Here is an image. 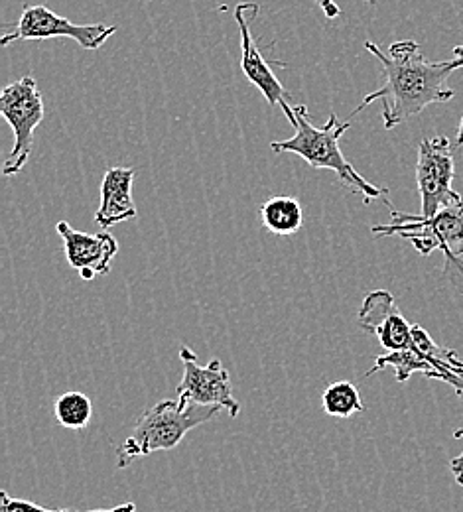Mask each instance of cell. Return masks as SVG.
Instances as JSON below:
<instances>
[{"instance_id": "19", "label": "cell", "mask_w": 463, "mask_h": 512, "mask_svg": "<svg viewBox=\"0 0 463 512\" xmlns=\"http://www.w3.org/2000/svg\"><path fill=\"white\" fill-rule=\"evenodd\" d=\"M456 146H463V117L460 128H458V138H456Z\"/></svg>"}, {"instance_id": "11", "label": "cell", "mask_w": 463, "mask_h": 512, "mask_svg": "<svg viewBox=\"0 0 463 512\" xmlns=\"http://www.w3.org/2000/svg\"><path fill=\"white\" fill-rule=\"evenodd\" d=\"M56 231L64 239L69 266L79 272L81 280L89 282L95 276H107L111 272L113 258L119 253V243L109 231L91 235L73 229L67 221H60Z\"/></svg>"}, {"instance_id": "20", "label": "cell", "mask_w": 463, "mask_h": 512, "mask_svg": "<svg viewBox=\"0 0 463 512\" xmlns=\"http://www.w3.org/2000/svg\"><path fill=\"white\" fill-rule=\"evenodd\" d=\"M454 58H456V60H460L463 64V46H458V48L454 50Z\"/></svg>"}, {"instance_id": "8", "label": "cell", "mask_w": 463, "mask_h": 512, "mask_svg": "<svg viewBox=\"0 0 463 512\" xmlns=\"http://www.w3.org/2000/svg\"><path fill=\"white\" fill-rule=\"evenodd\" d=\"M180 359L184 363V377L176 390L180 408L186 410L192 404H199L219 406L227 410L231 418L241 414V404L233 396L231 377L219 359H213L207 365H199L198 355L190 347L180 349Z\"/></svg>"}, {"instance_id": "13", "label": "cell", "mask_w": 463, "mask_h": 512, "mask_svg": "<svg viewBox=\"0 0 463 512\" xmlns=\"http://www.w3.org/2000/svg\"><path fill=\"white\" fill-rule=\"evenodd\" d=\"M259 215L266 231L278 237L296 235L304 225V209L290 195H274L266 199Z\"/></svg>"}, {"instance_id": "14", "label": "cell", "mask_w": 463, "mask_h": 512, "mask_svg": "<svg viewBox=\"0 0 463 512\" xmlns=\"http://www.w3.org/2000/svg\"><path fill=\"white\" fill-rule=\"evenodd\" d=\"M322 406L328 416L339 420H347L367 410L357 386L349 381L331 383L322 396Z\"/></svg>"}, {"instance_id": "3", "label": "cell", "mask_w": 463, "mask_h": 512, "mask_svg": "<svg viewBox=\"0 0 463 512\" xmlns=\"http://www.w3.org/2000/svg\"><path fill=\"white\" fill-rule=\"evenodd\" d=\"M387 205L391 207L389 201ZM391 219V225H375L371 231L381 237L398 235L410 241L420 255L442 251L446 256L444 276L463 294V195L434 217L410 215L391 207Z\"/></svg>"}, {"instance_id": "6", "label": "cell", "mask_w": 463, "mask_h": 512, "mask_svg": "<svg viewBox=\"0 0 463 512\" xmlns=\"http://www.w3.org/2000/svg\"><path fill=\"white\" fill-rule=\"evenodd\" d=\"M113 34H117V26L73 24L64 16H58L48 6L26 4L20 20L2 36L0 46L6 48L12 42L24 40L66 38L77 42L83 50H99Z\"/></svg>"}, {"instance_id": "15", "label": "cell", "mask_w": 463, "mask_h": 512, "mask_svg": "<svg viewBox=\"0 0 463 512\" xmlns=\"http://www.w3.org/2000/svg\"><path fill=\"white\" fill-rule=\"evenodd\" d=\"M54 414L60 426L67 430H83L93 418V402L79 390H69L56 398Z\"/></svg>"}, {"instance_id": "2", "label": "cell", "mask_w": 463, "mask_h": 512, "mask_svg": "<svg viewBox=\"0 0 463 512\" xmlns=\"http://www.w3.org/2000/svg\"><path fill=\"white\" fill-rule=\"evenodd\" d=\"M280 107L286 119L290 121V125L294 127V136L288 140H274L270 144L272 152L276 154L290 152L300 156L308 166L316 170H331L345 188L361 195L365 203H371L373 199H385V195H389V190L377 188L371 182H367L343 156L339 148V138L351 127L349 121L339 123L337 115L331 111L328 123L324 127H316L310 121L312 117L306 105L298 103L290 107L288 103L282 101Z\"/></svg>"}, {"instance_id": "12", "label": "cell", "mask_w": 463, "mask_h": 512, "mask_svg": "<svg viewBox=\"0 0 463 512\" xmlns=\"http://www.w3.org/2000/svg\"><path fill=\"white\" fill-rule=\"evenodd\" d=\"M133 168L113 166L101 182V203L95 213V223L101 229H111L138 215L133 201Z\"/></svg>"}, {"instance_id": "18", "label": "cell", "mask_w": 463, "mask_h": 512, "mask_svg": "<svg viewBox=\"0 0 463 512\" xmlns=\"http://www.w3.org/2000/svg\"><path fill=\"white\" fill-rule=\"evenodd\" d=\"M314 2H318V4H320V8L324 10V14H326L330 20L337 18V16L341 14L339 6H337L333 0H314ZM363 2H369V4H377V0H363Z\"/></svg>"}, {"instance_id": "4", "label": "cell", "mask_w": 463, "mask_h": 512, "mask_svg": "<svg viewBox=\"0 0 463 512\" xmlns=\"http://www.w3.org/2000/svg\"><path fill=\"white\" fill-rule=\"evenodd\" d=\"M223 408L199 406L180 408L178 400H160L148 408L134 424L131 436L119 446L117 467L125 469L134 459L146 457L154 451L178 448L184 438L205 422H211Z\"/></svg>"}, {"instance_id": "10", "label": "cell", "mask_w": 463, "mask_h": 512, "mask_svg": "<svg viewBox=\"0 0 463 512\" xmlns=\"http://www.w3.org/2000/svg\"><path fill=\"white\" fill-rule=\"evenodd\" d=\"M261 6L257 2H239L233 10L235 22L239 26V36H241V69L249 83H253L268 101L270 107L280 105L286 99V89L266 64L255 36H253V22L259 16Z\"/></svg>"}, {"instance_id": "7", "label": "cell", "mask_w": 463, "mask_h": 512, "mask_svg": "<svg viewBox=\"0 0 463 512\" xmlns=\"http://www.w3.org/2000/svg\"><path fill=\"white\" fill-rule=\"evenodd\" d=\"M456 176L454 148L448 136L424 138L418 146L416 184L422 201L420 215L434 217L438 211L460 199L452 182Z\"/></svg>"}, {"instance_id": "17", "label": "cell", "mask_w": 463, "mask_h": 512, "mask_svg": "<svg viewBox=\"0 0 463 512\" xmlns=\"http://www.w3.org/2000/svg\"><path fill=\"white\" fill-rule=\"evenodd\" d=\"M454 438H456V440H463V428L454 432ZM450 471H452L456 483H458L460 487H463V449L460 455H456V457L450 461Z\"/></svg>"}, {"instance_id": "9", "label": "cell", "mask_w": 463, "mask_h": 512, "mask_svg": "<svg viewBox=\"0 0 463 512\" xmlns=\"http://www.w3.org/2000/svg\"><path fill=\"white\" fill-rule=\"evenodd\" d=\"M359 325L375 335L387 353L412 347V325L398 312L397 302L387 290H373L365 296L357 316Z\"/></svg>"}, {"instance_id": "5", "label": "cell", "mask_w": 463, "mask_h": 512, "mask_svg": "<svg viewBox=\"0 0 463 512\" xmlns=\"http://www.w3.org/2000/svg\"><path fill=\"white\" fill-rule=\"evenodd\" d=\"M0 113L14 132L12 150L2 166L4 176H16L24 170L32 146L34 130L44 121V97L34 77L26 75L2 89Z\"/></svg>"}, {"instance_id": "1", "label": "cell", "mask_w": 463, "mask_h": 512, "mask_svg": "<svg viewBox=\"0 0 463 512\" xmlns=\"http://www.w3.org/2000/svg\"><path fill=\"white\" fill-rule=\"evenodd\" d=\"M365 48L383 64L385 83L363 97L361 105L351 113V119L375 101H381L385 128L393 130L420 115L426 107L454 99L456 93L448 87V79L463 67L460 60L430 62L422 56L420 44L414 40L395 42L387 52L375 42H367Z\"/></svg>"}, {"instance_id": "16", "label": "cell", "mask_w": 463, "mask_h": 512, "mask_svg": "<svg viewBox=\"0 0 463 512\" xmlns=\"http://www.w3.org/2000/svg\"><path fill=\"white\" fill-rule=\"evenodd\" d=\"M0 512H136L134 503H123L113 509H93V511H69V509H46L38 503L10 497L6 491L0 493Z\"/></svg>"}]
</instances>
